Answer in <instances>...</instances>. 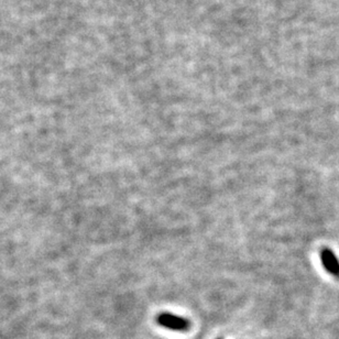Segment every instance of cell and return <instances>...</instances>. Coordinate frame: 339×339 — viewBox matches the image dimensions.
Returning a JSON list of instances; mask_svg holds the SVG:
<instances>
[{"mask_svg": "<svg viewBox=\"0 0 339 339\" xmlns=\"http://www.w3.org/2000/svg\"><path fill=\"white\" fill-rule=\"evenodd\" d=\"M156 322L160 326L174 332H188L190 327V322L188 320L170 313L158 315Z\"/></svg>", "mask_w": 339, "mask_h": 339, "instance_id": "cell-1", "label": "cell"}, {"mask_svg": "<svg viewBox=\"0 0 339 339\" xmlns=\"http://www.w3.org/2000/svg\"><path fill=\"white\" fill-rule=\"evenodd\" d=\"M320 256L322 266L325 268V270L332 276L339 278V260L336 254L330 249L324 248L320 251Z\"/></svg>", "mask_w": 339, "mask_h": 339, "instance_id": "cell-2", "label": "cell"}, {"mask_svg": "<svg viewBox=\"0 0 339 339\" xmlns=\"http://www.w3.org/2000/svg\"></svg>", "mask_w": 339, "mask_h": 339, "instance_id": "cell-3", "label": "cell"}]
</instances>
